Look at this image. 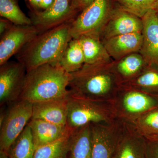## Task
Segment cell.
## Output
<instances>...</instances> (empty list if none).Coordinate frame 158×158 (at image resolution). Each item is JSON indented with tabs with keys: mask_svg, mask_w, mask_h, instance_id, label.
<instances>
[{
	"mask_svg": "<svg viewBox=\"0 0 158 158\" xmlns=\"http://www.w3.org/2000/svg\"><path fill=\"white\" fill-rule=\"evenodd\" d=\"M78 39L84 53L85 64H103L113 61L99 37L84 36Z\"/></svg>",
	"mask_w": 158,
	"mask_h": 158,
	"instance_id": "obj_20",
	"label": "cell"
},
{
	"mask_svg": "<svg viewBox=\"0 0 158 158\" xmlns=\"http://www.w3.org/2000/svg\"><path fill=\"white\" fill-rule=\"evenodd\" d=\"M35 149L70 135L73 131L67 125L51 123L40 119H31L29 122Z\"/></svg>",
	"mask_w": 158,
	"mask_h": 158,
	"instance_id": "obj_15",
	"label": "cell"
},
{
	"mask_svg": "<svg viewBox=\"0 0 158 158\" xmlns=\"http://www.w3.org/2000/svg\"><path fill=\"white\" fill-rule=\"evenodd\" d=\"M113 62L84 64L78 71L70 73L69 90L87 98L112 102L121 86L113 70Z\"/></svg>",
	"mask_w": 158,
	"mask_h": 158,
	"instance_id": "obj_3",
	"label": "cell"
},
{
	"mask_svg": "<svg viewBox=\"0 0 158 158\" xmlns=\"http://www.w3.org/2000/svg\"><path fill=\"white\" fill-rule=\"evenodd\" d=\"M59 63L69 73L76 72L83 67L85 64V57L78 39L73 38L69 41Z\"/></svg>",
	"mask_w": 158,
	"mask_h": 158,
	"instance_id": "obj_22",
	"label": "cell"
},
{
	"mask_svg": "<svg viewBox=\"0 0 158 158\" xmlns=\"http://www.w3.org/2000/svg\"><path fill=\"white\" fill-rule=\"evenodd\" d=\"M71 74L59 63H49L27 71L19 100L34 103L66 98L69 93Z\"/></svg>",
	"mask_w": 158,
	"mask_h": 158,
	"instance_id": "obj_1",
	"label": "cell"
},
{
	"mask_svg": "<svg viewBox=\"0 0 158 158\" xmlns=\"http://www.w3.org/2000/svg\"><path fill=\"white\" fill-rule=\"evenodd\" d=\"M154 10L156 11V13L157 15L158 16V2L155 8L154 9Z\"/></svg>",
	"mask_w": 158,
	"mask_h": 158,
	"instance_id": "obj_34",
	"label": "cell"
},
{
	"mask_svg": "<svg viewBox=\"0 0 158 158\" xmlns=\"http://www.w3.org/2000/svg\"><path fill=\"white\" fill-rule=\"evenodd\" d=\"M12 22L7 19L1 18L0 19V36H3L14 26Z\"/></svg>",
	"mask_w": 158,
	"mask_h": 158,
	"instance_id": "obj_30",
	"label": "cell"
},
{
	"mask_svg": "<svg viewBox=\"0 0 158 158\" xmlns=\"http://www.w3.org/2000/svg\"><path fill=\"white\" fill-rule=\"evenodd\" d=\"M40 34L31 25L14 24L0 40V65L9 61L11 57L19 52Z\"/></svg>",
	"mask_w": 158,
	"mask_h": 158,
	"instance_id": "obj_11",
	"label": "cell"
},
{
	"mask_svg": "<svg viewBox=\"0 0 158 158\" xmlns=\"http://www.w3.org/2000/svg\"><path fill=\"white\" fill-rule=\"evenodd\" d=\"M121 85L158 96V69L148 65L138 76Z\"/></svg>",
	"mask_w": 158,
	"mask_h": 158,
	"instance_id": "obj_21",
	"label": "cell"
},
{
	"mask_svg": "<svg viewBox=\"0 0 158 158\" xmlns=\"http://www.w3.org/2000/svg\"><path fill=\"white\" fill-rule=\"evenodd\" d=\"M92 137L90 125L73 131L67 158H91Z\"/></svg>",
	"mask_w": 158,
	"mask_h": 158,
	"instance_id": "obj_19",
	"label": "cell"
},
{
	"mask_svg": "<svg viewBox=\"0 0 158 158\" xmlns=\"http://www.w3.org/2000/svg\"><path fill=\"white\" fill-rule=\"evenodd\" d=\"M142 19L124 11L116 4L100 39L102 40L123 34L142 33Z\"/></svg>",
	"mask_w": 158,
	"mask_h": 158,
	"instance_id": "obj_13",
	"label": "cell"
},
{
	"mask_svg": "<svg viewBox=\"0 0 158 158\" xmlns=\"http://www.w3.org/2000/svg\"><path fill=\"white\" fill-rule=\"evenodd\" d=\"M0 120V151L7 152L21 134L33 115V103L19 100L10 104Z\"/></svg>",
	"mask_w": 158,
	"mask_h": 158,
	"instance_id": "obj_7",
	"label": "cell"
},
{
	"mask_svg": "<svg viewBox=\"0 0 158 158\" xmlns=\"http://www.w3.org/2000/svg\"><path fill=\"white\" fill-rule=\"evenodd\" d=\"M101 41L110 56L115 61L130 54L139 52L142 44V33L123 34Z\"/></svg>",
	"mask_w": 158,
	"mask_h": 158,
	"instance_id": "obj_17",
	"label": "cell"
},
{
	"mask_svg": "<svg viewBox=\"0 0 158 158\" xmlns=\"http://www.w3.org/2000/svg\"><path fill=\"white\" fill-rule=\"evenodd\" d=\"M71 6L75 14L77 15L93 2L94 0H70Z\"/></svg>",
	"mask_w": 158,
	"mask_h": 158,
	"instance_id": "obj_29",
	"label": "cell"
},
{
	"mask_svg": "<svg viewBox=\"0 0 158 158\" xmlns=\"http://www.w3.org/2000/svg\"><path fill=\"white\" fill-rule=\"evenodd\" d=\"M72 39L70 23L62 24L38 34L16 54V59L27 71L45 64L59 63Z\"/></svg>",
	"mask_w": 158,
	"mask_h": 158,
	"instance_id": "obj_2",
	"label": "cell"
},
{
	"mask_svg": "<svg viewBox=\"0 0 158 158\" xmlns=\"http://www.w3.org/2000/svg\"><path fill=\"white\" fill-rule=\"evenodd\" d=\"M121 9L142 18L151 9H154L158 0H115Z\"/></svg>",
	"mask_w": 158,
	"mask_h": 158,
	"instance_id": "obj_27",
	"label": "cell"
},
{
	"mask_svg": "<svg viewBox=\"0 0 158 158\" xmlns=\"http://www.w3.org/2000/svg\"><path fill=\"white\" fill-rule=\"evenodd\" d=\"M112 102L117 118L133 123L158 107V96L121 85Z\"/></svg>",
	"mask_w": 158,
	"mask_h": 158,
	"instance_id": "obj_6",
	"label": "cell"
},
{
	"mask_svg": "<svg viewBox=\"0 0 158 158\" xmlns=\"http://www.w3.org/2000/svg\"><path fill=\"white\" fill-rule=\"evenodd\" d=\"M148 65L139 52L130 54L112 62L113 70L121 85L138 76Z\"/></svg>",
	"mask_w": 158,
	"mask_h": 158,
	"instance_id": "obj_18",
	"label": "cell"
},
{
	"mask_svg": "<svg viewBox=\"0 0 158 158\" xmlns=\"http://www.w3.org/2000/svg\"><path fill=\"white\" fill-rule=\"evenodd\" d=\"M27 69L18 61L7 62L0 65V105L19 100L22 93Z\"/></svg>",
	"mask_w": 158,
	"mask_h": 158,
	"instance_id": "obj_8",
	"label": "cell"
},
{
	"mask_svg": "<svg viewBox=\"0 0 158 158\" xmlns=\"http://www.w3.org/2000/svg\"><path fill=\"white\" fill-rule=\"evenodd\" d=\"M35 150L32 132L27 125L7 153L9 158H34Z\"/></svg>",
	"mask_w": 158,
	"mask_h": 158,
	"instance_id": "obj_23",
	"label": "cell"
},
{
	"mask_svg": "<svg viewBox=\"0 0 158 158\" xmlns=\"http://www.w3.org/2000/svg\"><path fill=\"white\" fill-rule=\"evenodd\" d=\"M0 15L15 25L32 24L31 18L27 17L20 8L19 0H0Z\"/></svg>",
	"mask_w": 158,
	"mask_h": 158,
	"instance_id": "obj_25",
	"label": "cell"
},
{
	"mask_svg": "<svg viewBox=\"0 0 158 158\" xmlns=\"http://www.w3.org/2000/svg\"><path fill=\"white\" fill-rule=\"evenodd\" d=\"M55 1L56 0H42L41 11L48 9L55 2Z\"/></svg>",
	"mask_w": 158,
	"mask_h": 158,
	"instance_id": "obj_32",
	"label": "cell"
},
{
	"mask_svg": "<svg viewBox=\"0 0 158 158\" xmlns=\"http://www.w3.org/2000/svg\"><path fill=\"white\" fill-rule=\"evenodd\" d=\"M132 123L145 139L158 137V107L140 116Z\"/></svg>",
	"mask_w": 158,
	"mask_h": 158,
	"instance_id": "obj_26",
	"label": "cell"
},
{
	"mask_svg": "<svg viewBox=\"0 0 158 158\" xmlns=\"http://www.w3.org/2000/svg\"><path fill=\"white\" fill-rule=\"evenodd\" d=\"M71 135L37 148L34 158H67Z\"/></svg>",
	"mask_w": 158,
	"mask_h": 158,
	"instance_id": "obj_24",
	"label": "cell"
},
{
	"mask_svg": "<svg viewBox=\"0 0 158 158\" xmlns=\"http://www.w3.org/2000/svg\"><path fill=\"white\" fill-rule=\"evenodd\" d=\"M123 121L117 118L111 123L90 124L92 137L91 158H111Z\"/></svg>",
	"mask_w": 158,
	"mask_h": 158,
	"instance_id": "obj_9",
	"label": "cell"
},
{
	"mask_svg": "<svg viewBox=\"0 0 158 158\" xmlns=\"http://www.w3.org/2000/svg\"><path fill=\"white\" fill-rule=\"evenodd\" d=\"M123 121L111 158H145V138L132 123Z\"/></svg>",
	"mask_w": 158,
	"mask_h": 158,
	"instance_id": "obj_12",
	"label": "cell"
},
{
	"mask_svg": "<svg viewBox=\"0 0 158 158\" xmlns=\"http://www.w3.org/2000/svg\"><path fill=\"white\" fill-rule=\"evenodd\" d=\"M145 141V158H158V137Z\"/></svg>",
	"mask_w": 158,
	"mask_h": 158,
	"instance_id": "obj_28",
	"label": "cell"
},
{
	"mask_svg": "<svg viewBox=\"0 0 158 158\" xmlns=\"http://www.w3.org/2000/svg\"><path fill=\"white\" fill-rule=\"evenodd\" d=\"M26 2L31 11H41L42 0H26Z\"/></svg>",
	"mask_w": 158,
	"mask_h": 158,
	"instance_id": "obj_31",
	"label": "cell"
},
{
	"mask_svg": "<svg viewBox=\"0 0 158 158\" xmlns=\"http://www.w3.org/2000/svg\"><path fill=\"white\" fill-rule=\"evenodd\" d=\"M77 15L71 6L70 0H56L48 9L30 11L32 25L42 33L65 23H70Z\"/></svg>",
	"mask_w": 158,
	"mask_h": 158,
	"instance_id": "obj_10",
	"label": "cell"
},
{
	"mask_svg": "<svg viewBox=\"0 0 158 158\" xmlns=\"http://www.w3.org/2000/svg\"><path fill=\"white\" fill-rule=\"evenodd\" d=\"M67 97L33 104L31 119H40L55 124L67 125Z\"/></svg>",
	"mask_w": 158,
	"mask_h": 158,
	"instance_id": "obj_16",
	"label": "cell"
},
{
	"mask_svg": "<svg viewBox=\"0 0 158 158\" xmlns=\"http://www.w3.org/2000/svg\"><path fill=\"white\" fill-rule=\"evenodd\" d=\"M0 158H9L7 152L0 151Z\"/></svg>",
	"mask_w": 158,
	"mask_h": 158,
	"instance_id": "obj_33",
	"label": "cell"
},
{
	"mask_svg": "<svg viewBox=\"0 0 158 158\" xmlns=\"http://www.w3.org/2000/svg\"><path fill=\"white\" fill-rule=\"evenodd\" d=\"M67 100V125L72 131L88 125L112 122L117 118L112 102L87 98L70 90Z\"/></svg>",
	"mask_w": 158,
	"mask_h": 158,
	"instance_id": "obj_4",
	"label": "cell"
},
{
	"mask_svg": "<svg viewBox=\"0 0 158 158\" xmlns=\"http://www.w3.org/2000/svg\"><path fill=\"white\" fill-rule=\"evenodd\" d=\"M116 6L115 0H94L70 22L72 38L84 36L100 38Z\"/></svg>",
	"mask_w": 158,
	"mask_h": 158,
	"instance_id": "obj_5",
	"label": "cell"
},
{
	"mask_svg": "<svg viewBox=\"0 0 158 158\" xmlns=\"http://www.w3.org/2000/svg\"><path fill=\"white\" fill-rule=\"evenodd\" d=\"M141 19L142 41L139 52L148 65L158 69V16L151 9Z\"/></svg>",
	"mask_w": 158,
	"mask_h": 158,
	"instance_id": "obj_14",
	"label": "cell"
}]
</instances>
